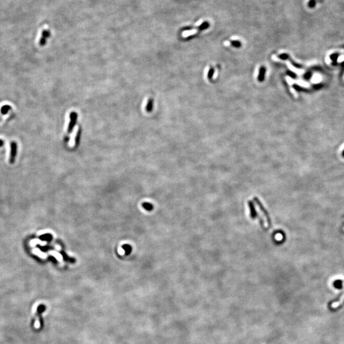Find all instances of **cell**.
<instances>
[{"instance_id":"cell-1","label":"cell","mask_w":344,"mask_h":344,"mask_svg":"<svg viewBox=\"0 0 344 344\" xmlns=\"http://www.w3.org/2000/svg\"><path fill=\"white\" fill-rule=\"evenodd\" d=\"M254 200L255 201L256 203L258 205L259 209L262 211V212L264 214L265 217L266 218V220H267V222H268V226L270 228H271L272 226V224H271V218L269 215V214L268 212H267V210H266V209L264 207L263 205H262V203H261V201L259 200V199L257 198V197H254Z\"/></svg>"},{"instance_id":"cell-2","label":"cell","mask_w":344,"mask_h":344,"mask_svg":"<svg viewBox=\"0 0 344 344\" xmlns=\"http://www.w3.org/2000/svg\"><path fill=\"white\" fill-rule=\"evenodd\" d=\"M17 153V144L15 142H12L10 144V156L9 163L10 164L14 163Z\"/></svg>"},{"instance_id":"cell-3","label":"cell","mask_w":344,"mask_h":344,"mask_svg":"<svg viewBox=\"0 0 344 344\" xmlns=\"http://www.w3.org/2000/svg\"><path fill=\"white\" fill-rule=\"evenodd\" d=\"M45 310L44 307L43 306H41L38 311H37V313H36V316H35V327L36 328H40L41 327V325H42V322H41V317H40V313H42L44 310Z\"/></svg>"},{"instance_id":"cell-4","label":"cell","mask_w":344,"mask_h":344,"mask_svg":"<svg viewBox=\"0 0 344 344\" xmlns=\"http://www.w3.org/2000/svg\"><path fill=\"white\" fill-rule=\"evenodd\" d=\"M70 123H69L68 128V131L69 133H70L73 130V126L75 125V123L76 122L77 115L75 112H72V113L70 114Z\"/></svg>"},{"instance_id":"cell-5","label":"cell","mask_w":344,"mask_h":344,"mask_svg":"<svg viewBox=\"0 0 344 344\" xmlns=\"http://www.w3.org/2000/svg\"><path fill=\"white\" fill-rule=\"evenodd\" d=\"M248 204L249 206V208L251 209V216L252 219H255L257 216V213L256 212L254 205L252 201H249Z\"/></svg>"},{"instance_id":"cell-6","label":"cell","mask_w":344,"mask_h":344,"mask_svg":"<svg viewBox=\"0 0 344 344\" xmlns=\"http://www.w3.org/2000/svg\"><path fill=\"white\" fill-rule=\"evenodd\" d=\"M39 238L42 241L50 242L52 239V236L50 235V234H44V235L40 236Z\"/></svg>"},{"instance_id":"cell-7","label":"cell","mask_w":344,"mask_h":344,"mask_svg":"<svg viewBox=\"0 0 344 344\" xmlns=\"http://www.w3.org/2000/svg\"><path fill=\"white\" fill-rule=\"evenodd\" d=\"M12 107L10 106V105H3L2 108H1V113L3 115H6L8 111H10V110H11Z\"/></svg>"},{"instance_id":"cell-8","label":"cell","mask_w":344,"mask_h":344,"mask_svg":"<svg viewBox=\"0 0 344 344\" xmlns=\"http://www.w3.org/2000/svg\"><path fill=\"white\" fill-rule=\"evenodd\" d=\"M196 32H197V30H191V31H186L183 32V33H182V36H184V37H187V36H191V35H192L195 34Z\"/></svg>"},{"instance_id":"cell-9","label":"cell","mask_w":344,"mask_h":344,"mask_svg":"<svg viewBox=\"0 0 344 344\" xmlns=\"http://www.w3.org/2000/svg\"><path fill=\"white\" fill-rule=\"evenodd\" d=\"M61 254H62V256H63V258H64V259L65 261H70V262H72V263H73L74 261H75L74 259L71 258V257H69L66 255V254L65 252H64L63 251H62V252H61Z\"/></svg>"},{"instance_id":"cell-10","label":"cell","mask_w":344,"mask_h":344,"mask_svg":"<svg viewBox=\"0 0 344 344\" xmlns=\"http://www.w3.org/2000/svg\"><path fill=\"white\" fill-rule=\"evenodd\" d=\"M122 248L125 251V252L127 255L130 254L131 252V247L130 245H124L122 246Z\"/></svg>"},{"instance_id":"cell-11","label":"cell","mask_w":344,"mask_h":344,"mask_svg":"<svg viewBox=\"0 0 344 344\" xmlns=\"http://www.w3.org/2000/svg\"><path fill=\"white\" fill-rule=\"evenodd\" d=\"M142 206H143V207H144L145 209H146L147 210H148V211L152 210L153 209V205H151L150 203H144L143 205H142Z\"/></svg>"},{"instance_id":"cell-12","label":"cell","mask_w":344,"mask_h":344,"mask_svg":"<svg viewBox=\"0 0 344 344\" xmlns=\"http://www.w3.org/2000/svg\"><path fill=\"white\" fill-rule=\"evenodd\" d=\"M265 72V69L264 68H261V70H260L259 77V81H263V80Z\"/></svg>"},{"instance_id":"cell-13","label":"cell","mask_w":344,"mask_h":344,"mask_svg":"<svg viewBox=\"0 0 344 344\" xmlns=\"http://www.w3.org/2000/svg\"><path fill=\"white\" fill-rule=\"evenodd\" d=\"M46 42H47V39L43 36H42L40 38V41H39V45L40 46H44L45 44H46Z\"/></svg>"},{"instance_id":"cell-14","label":"cell","mask_w":344,"mask_h":344,"mask_svg":"<svg viewBox=\"0 0 344 344\" xmlns=\"http://www.w3.org/2000/svg\"><path fill=\"white\" fill-rule=\"evenodd\" d=\"M334 286L337 289H341L342 287V280H336L334 282Z\"/></svg>"},{"instance_id":"cell-15","label":"cell","mask_w":344,"mask_h":344,"mask_svg":"<svg viewBox=\"0 0 344 344\" xmlns=\"http://www.w3.org/2000/svg\"><path fill=\"white\" fill-rule=\"evenodd\" d=\"M153 101L151 99L149 100L148 103H147V112H150L151 111V109H152V107H153Z\"/></svg>"},{"instance_id":"cell-16","label":"cell","mask_w":344,"mask_h":344,"mask_svg":"<svg viewBox=\"0 0 344 344\" xmlns=\"http://www.w3.org/2000/svg\"><path fill=\"white\" fill-rule=\"evenodd\" d=\"M209 26V24L207 22H203L200 26V29L201 30H205L207 28V27Z\"/></svg>"},{"instance_id":"cell-17","label":"cell","mask_w":344,"mask_h":344,"mask_svg":"<svg viewBox=\"0 0 344 344\" xmlns=\"http://www.w3.org/2000/svg\"><path fill=\"white\" fill-rule=\"evenodd\" d=\"M42 36H43V37L45 38L46 39H47V38H49V36H50V32H49V31L48 30H44V31H42Z\"/></svg>"},{"instance_id":"cell-18","label":"cell","mask_w":344,"mask_h":344,"mask_svg":"<svg viewBox=\"0 0 344 344\" xmlns=\"http://www.w3.org/2000/svg\"><path fill=\"white\" fill-rule=\"evenodd\" d=\"M38 248L42 251L43 252H45L49 249H51V247H49V246H44V247H42V246H38Z\"/></svg>"},{"instance_id":"cell-19","label":"cell","mask_w":344,"mask_h":344,"mask_svg":"<svg viewBox=\"0 0 344 344\" xmlns=\"http://www.w3.org/2000/svg\"><path fill=\"white\" fill-rule=\"evenodd\" d=\"M232 45L233 46H235L236 47H239L241 46V43L240 42H238V41H233V42H232Z\"/></svg>"},{"instance_id":"cell-20","label":"cell","mask_w":344,"mask_h":344,"mask_svg":"<svg viewBox=\"0 0 344 344\" xmlns=\"http://www.w3.org/2000/svg\"><path fill=\"white\" fill-rule=\"evenodd\" d=\"M49 260H50V261H52V262H53V263H57V260L56 259V258H55V257H54V256H50L49 257Z\"/></svg>"},{"instance_id":"cell-21","label":"cell","mask_w":344,"mask_h":344,"mask_svg":"<svg viewBox=\"0 0 344 344\" xmlns=\"http://www.w3.org/2000/svg\"><path fill=\"white\" fill-rule=\"evenodd\" d=\"M280 58L281 59H285L287 58V55H286L285 54H282V55H280Z\"/></svg>"},{"instance_id":"cell-22","label":"cell","mask_w":344,"mask_h":344,"mask_svg":"<svg viewBox=\"0 0 344 344\" xmlns=\"http://www.w3.org/2000/svg\"><path fill=\"white\" fill-rule=\"evenodd\" d=\"M213 73H214V70H213V69H212V70L209 73V78H210L212 77V75H213Z\"/></svg>"},{"instance_id":"cell-23","label":"cell","mask_w":344,"mask_h":344,"mask_svg":"<svg viewBox=\"0 0 344 344\" xmlns=\"http://www.w3.org/2000/svg\"><path fill=\"white\" fill-rule=\"evenodd\" d=\"M4 145V141L2 139H0V147H2Z\"/></svg>"}]
</instances>
